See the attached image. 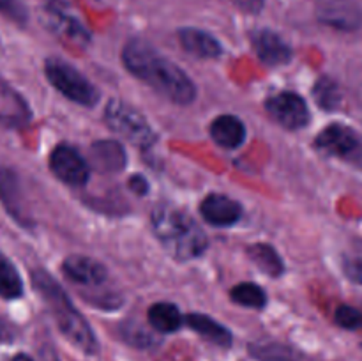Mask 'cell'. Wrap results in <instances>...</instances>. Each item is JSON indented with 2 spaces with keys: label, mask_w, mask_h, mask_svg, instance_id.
<instances>
[{
  "label": "cell",
  "mask_w": 362,
  "mask_h": 361,
  "mask_svg": "<svg viewBox=\"0 0 362 361\" xmlns=\"http://www.w3.org/2000/svg\"><path fill=\"white\" fill-rule=\"evenodd\" d=\"M20 186H18V179L11 170H0V197L6 204L7 211L18 219V222H28L25 216V209L20 202ZM25 225V223H23Z\"/></svg>",
  "instance_id": "19"
},
{
  "label": "cell",
  "mask_w": 362,
  "mask_h": 361,
  "mask_svg": "<svg viewBox=\"0 0 362 361\" xmlns=\"http://www.w3.org/2000/svg\"><path fill=\"white\" fill-rule=\"evenodd\" d=\"M34 285L35 289L41 292L42 299L52 310L53 317H55L57 324H59L60 331L83 353L95 354L98 353V340L92 333L90 326L85 321L83 315L74 308L67 294L64 292L62 287L52 278L46 271H35L34 273Z\"/></svg>",
  "instance_id": "3"
},
{
  "label": "cell",
  "mask_w": 362,
  "mask_h": 361,
  "mask_svg": "<svg viewBox=\"0 0 362 361\" xmlns=\"http://www.w3.org/2000/svg\"><path fill=\"white\" fill-rule=\"evenodd\" d=\"M129 188L136 195H141V197H144V195H147V191H148V183L145 180V177L133 176L129 179Z\"/></svg>",
  "instance_id": "30"
},
{
  "label": "cell",
  "mask_w": 362,
  "mask_h": 361,
  "mask_svg": "<svg viewBox=\"0 0 362 361\" xmlns=\"http://www.w3.org/2000/svg\"><path fill=\"white\" fill-rule=\"evenodd\" d=\"M49 166L62 183L71 184V186L85 184L88 180V173H90V168L80 156V152L67 144H60L53 149L52 156H49Z\"/></svg>",
  "instance_id": "8"
},
{
  "label": "cell",
  "mask_w": 362,
  "mask_h": 361,
  "mask_svg": "<svg viewBox=\"0 0 362 361\" xmlns=\"http://www.w3.org/2000/svg\"><path fill=\"white\" fill-rule=\"evenodd\" d=\"M253 46L258 57L269 66H283L292 59L290 46L271 30H258L253 34Z\"/></svg>",
  "instance_id": "12"
},
{
  "label": "cell",
  "mask_w": 362,
  "mask_h": 361,
  "mask_svg": "<svg viewBox=\"0 0 362 361\" xmlns=\"http://www.w3.org/2000/svg\"><path fill=\"white\" fill-rule=\"evenodd\" d=\"M318 18L331 27L352 30L361 23V11L350 0H325L318 9Z\"/></svg>",
  "instance_id": "10"
},
{
  "label": "cell",
  "mask_w": 362,
  "mask_h": 361,
  "mask_svg": "<svg viewBox=\"0 0 362 361\" xmlns=\"http://www.w3.org/2000/svg\"><path fill=\"white\" fill-rule=\"evenodd\" d=\"M315 99L325 110H332L339 105V91L332 80H320L315 87Z\"/></svg>",
  "instance_id": "24"
},
{
  "label": "cell",
  "mask_w": 362,
  "mask_h": 361,
  "mask_svg": "<svg viewBox=\"0 0 362 361\" xmlns=\"http://www.w3.org/2000/svg\"><path fill=\"white\" fill-rule=\"evenodd\" d=\"M186 322L191 329L200 333L204 338L211 340V342L216 343V345L230 347V343H232V333H230L225 326L216 322L214 319L207 317V315L189 314L187 315Z\"/></svg>",
  "instance_id": "17"
},
{
  "label": "cell",
  "mask_w": 362,
  "mask_h": 361,
  "mask_svg": "<svg viewBox=\"0 0 362 361\" xmlns=\"http://www.w3.org/2000/svg\"><path fill=\"white\" fill-rule=\"evenodd\" d=\"M265 0H233L239 9H243L244 13H260L262 7H264Z\"/></svg>",
  "instance_id": "29"
},
{
  "label": "cell",
  "mask_w": 362,
  "mask_h": 361,
  "mask_svg": "<svg viewBox=\"0 0 362 361\" xmlns=\"http://www.w3.org/2000/svg\"><path fill=\"white\" fill-rule=\"evenodd\" d=\"M152 229L166 251L177 260H191L207 248L204 230L189 218V214L173 205L163 204L154 209Z\"/></svg>",
  "instance_id": "2"
},
{
  "label": "cell",
  "mask_w": 362,
  "mask_h": 361,
  "mask_svg": "<svg viewBox=\"0 0 362 361\" xmlns=\"http://www.w3.org/2000/svg\"><path fill=\"white\" fill-rule=\"evenodd\" d=\"M62 269L67 278L73 280L74 283H81V285H98L106 278L105 265L94 258L83 257V255L67 257L64 260Z\"/></svg>",
  "instance_id": "11"
},
{
  "label": "cell",
  "mask_w": 362,
  "mask_h": 361,
  "mask_svg": "<svg viewBox=\"0 0 362 361\" xmlns=\"http://www.w3.org/2000/svg\"><path fill=\"white\" fill-rule=\"evenodd\" d=\"M336 322L345 329H361L362 328V311L359 308L343 304L334 314Z\"/></svg>",
  "instance_id": "26"
},
{
  "label": "cell",
  "mask_w": 362,
  "mask_h": 361,
  "mask_svg": "<svg viewBox=\"0 0 362 361\" xmlns=\"http://www.w3.org/2000/svg\"><path fill=\"white\" fill-rule=\"evenodd\" d=\"M317 147L362 168V142L359 134L343 124H332L317 137Z\"/></svg>",
  "instance_id": "6"
},
{
  "label": "cell",
  "mask_w": 362,
  "mask_h": 361,
  "mask_svg": "<svg viewBox=\"0 0 362 361\" xmlns=\"http://www.w3.org/2000/svg\"><path fill=\"white\" fill-rule=\"evenodd\" d=\"M11 338H13V329H11V326L0 317V342H9Z\"/></svg>",
  "instance_id": "31"
},
{
  "label": "cell",
  "mask_w": 362,
  "mask_h": 361,
  "mask_svg": "<svg viewBox=\"0 0 362 361\" xmlns=\"http://www.w3.org/2000/svg\"><path fill=\"white\" fill-rule=\"evenodd\" d=\"M122 60L127 69L161 92L165 98L179 105H187L194 99V88L191 78L177 64L161 57L158 50L141 39H133L122 50Z\"/></svg>",
  "instance_id": "1"
},
{
  "label": "cell",
  "mask_w": 362,
  "mask_h": 361,
  "mask_svg": "<svg viewBox=\"0 0 362 361\" xmlns=\"http://www.w3.org/2000/svg\"><path fill=\"white\" fill-rule=\"evenodd\" d=\"M23 292V283L13 262L0 253V296L6 299H16Z\"/></svg>",
  "instance_id": "22"
},
{
  "label": "cell",
  "mask_w": 362,
  "mask_h": 361,
  "mask_svg": "<svg viewBox=\"0 0 362 361\" xmlns=\"http://www.w3.org/2000/svg\"><path fill=\"white\" fill-rule=\"evenodd\" d=\"M13 361H34V360H32V357H28L27 354H18Z\"/></svg>",
  "instance_id": "32"
},
{
  "label": "cell",
  "mask_w": 362,
  "mask_h": 361,
  "mask_svg": "<svg viewBox=\"0 0 362 361\" xmlns=\"http://www.w3.org/2000/svg\"><path fill=\"white\" fill-rule=\"evenodd\" d=\"M250 353L260 361H310L296 349L281 345V343H264V345H250Z\"/></svg>",
  "instance_id": "21"
},
{
  "label": "cell",
  "mask_w": 362,
  "mask_h": 361,
  "mask_svg": "<svg viewBox=\"0 0 362 361\" xmlns=\"http://www.w3.org/2000/svg\"><path fill=\"white\" fill-rule=\"evenodd\" d=\"M179 41L187 53L200 59H216L223 53V46L214 35L198 28H182L179 30Z\"/></svg>",
  "instance_id": "13"
},
{
  "label": "cell",
  "mask_w": 362,
  "mask_h": 361,
  "mask_svg": "<svg viewBox=\"0 0 362 361\" xmlns=\"http://www.w3.org/2000/svg\"><path fill=\"white\" fill-rule=\"evenodd\" d=\"M45 73L49 84L71 101L83 106H94L98 103L99 96L94 85L71 64L60 59H48Z\"/></svg>",
  "instance_id": "5"
},
{
  "label": "cell",
  "mask_w": 362,
  "mask_h": 361,
  "mask_svg": "<svg viewBox=\"0 0 362 361\" xmlns=\"http://www.w3.org/2000/svg\"><path fill=\"white\" fill-rule=\"evenodd\" d=\"M122 336L131 345L136 347H148L154 343V335L141 324H138V322H126L122 326Z\"/></svg>",
  "instance_id": "25"
},
{
  "label": "cell",
  "mask_w": 362,
  "mask_h": 361,
  "mask_svg": "<svg viewBox=\"0 0 362 361\" xmlns=\"http://www.w3.org/2000/svg\"><path fill=\"white\" fill-rule=\"evenodd\" d=\"M230 296H232L235 303L250 308H264L265 303H267L265 292L260 287L255 285V283H240V285L233 287Z\"/></svg>",
  "instance_id": "23"
},
{
  "label": "cell",
  "mask_w": 362,
  "mask_h": 361,
  "mask_svg": "<svg viewBox=\"0 0 362 361\" xmlns=\"http://www.w3.org/2000/svg\"><path fill=\"white\" fill-rule=\"evenodd\" d=\"M269 115L286 130H300L310 120L306 101L296 92H279L265 101Z\"/></svg>",
  "instance_id": "7"
},
{
  "label": "cell",
  "mask_w": 362,
  "mask_h": 361,
  "mask_svg": "<svg viewBox=\"0 0 362 361\" xmlns=\"http://www.w3.org/2000/svg\"><path fill=\"white\" fill-rule=\"evenodd\" d=\"M48 23L52 27V30L57 35L64 38L66 41L73 42L76 46H85L90 41V35L85 30L83 25L80 21H76L74 18L67 16V14L59 13V11H49L48 13Z\"/></svg>",
  "instance_id": "16"
},
{
  "label": "cell",
  "mask_w": 362,
  "mask_h": 361,
  "mask_svg": "<svg viewBox=\"0 0 362 361\" xmlns=\"http://www.w3.org/2000/svg\"><path fill=\"white\" fill-rule=\"evenodd\" d=\"M0 13L6 14L9 20L16 21V23L27 21V9L20 0H0Z\"/></svg>",
  "instance_id": "27"
},
{
  "label": "cell",
  "mask_w": 362,
  "mask_h": 361,
  "mask_svg": "<svg viewBox=\"0 0 362 361\" xmlns=\"http://www.w3.org/2000/svg\"><path fill=\"white\" fill-rule=\"evenodd\" d=\"M211 137L216 144L226 149H235L243 145L246 138V127L240 122V119L233 115H221L211 124Z\"/></svg>",
  "instance_id": "14"
},
{
  "label": "cell",
  "mask_w": 362,
  "mask_h": 361,
  "mask_svg": "<svg viewBox=\"0 0 362 361\" xmlns=\"http://www.w3.org/2000/svg\"><path fill=\"white\" fill-rule=\"evenodd\" d=\"M92 161L101 172H119L126 165V154L119 142L103 140L92 145Z\"/></svg>",
  "instance_id": "15"
},
{
  "label": "cell",
  "mask_w": 362,
  "mask_h": 361,
  "mask_svg": "<svg viewBox=\"0 0 362 361\" xmlns=\"http://www.w3.org/2000/svg\"><path fill=\"white\" fill-rule=\"evenodd\" d=\"M343 269H345L346 276H349L352 282L362 285V253L350 255L343 262Z\"/></svg>",
  "instance_id": "28"
},
{
  "label": "cell",
  "mask_w": 362,
  "mask_h": 361,
  "mask_svg": "<svg viewBox=\"0 0 362 361\" xmlns=\"http://www.w3.org/2000/svg\"><path fill=\"white\" fill-rule=\"evenodd\" d=\"M148 324L159 333H173L182 324L179 308L172 303H156L148 308Z\"/></svg>",
  "instance_id": "18"
},
{
  "label": "cell",
  "mask_w": 362,
  "mask_h": 361,
  "mask_svg": "<svg viewBox=\"0 0 362 361\" xmlns=\"http://www.w3.org/2000/svg\"><path fill=\"white\" fill-rule=\"evenodd\" d=\"M200 212L207 223L214 227H230L239 222L243 209L239 202L232 200L226 195L212 193L202 202Z\"/></svg>",
  "instance_id": "9"
},
{
  "label": "cell",
  "mask_w": 362,
  "mask_h": 361,
  "mask_svg": "<svg viewBox=\"0 0 362 361\" xmlns=\"http://www.w3.org/2000/svg\"><path fill=\"white\" fill-rule=\"evenodd\" d=\"M247 255L265 275L272 276V278H278L279 275H283L285 265H283L281 257L269 244H253V246L247 248Z\"/></svg>",
  "instance_id": "20"
},
{
  "label": "cell",
  "mask_w": 362,
  "mask_h": 361,
  "mask_svg": "<svg viewBox=\"0 0 362 361\" xmlns=\"http://www.w3.org/2000/svg\"><path fill=\"white\" fill-rule=\"evenodd\" d=\"M106 124L115 131L117 134L124 137L134 144L136 147H151L156 142V134L145 117L127 103L120 99H112L105 110Z\"/></svg>",
  "instance_id": "4"
}]
</instances>
